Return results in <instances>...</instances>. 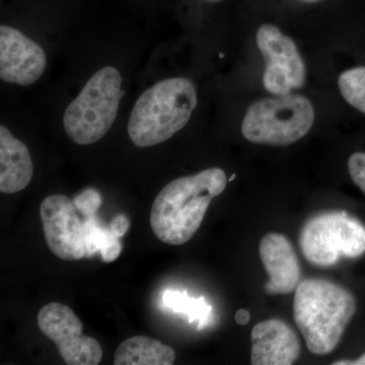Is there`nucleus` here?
<instances>
[{
    "label": "nucleus",
    "mask_w": 365,
    "mask_h": 365,
    "mask_svg": "<svg viewBox=\"0 0 365 365\" xmlns=\"http://www.w3.org/2000/svg\"><path fill=\"white\" fill-rule=\"evenodd\" d=\"M227 182L220 168L173 180L160 190L151 206L153 234L165 244H186L198 232L209 204L223 193Z\"/></svg>",
    "instance_id": "1"
},
{
    "label": "nucleus",
    "mask_w": 365,
    "mask_h": 365,
    "mask_svg": "<svg viewBox=\"0 0 365 365\" xmlns=\"http://www.w3.org/2000/svg\"><path fill=\"white\" fill-rule=\"evenodd\" d=\"M198 104L196 86L189 78H163L143 91L129 116L127 131L141 148L169 140L191 119Z\"/></svg>",
    "instance_id": "2"
},
{
    "label": "nucleus",
    "mask_w": 365,
    "mask_h": 365,
    "mask_svg": "<svg viewBox=\"0 0 365 365\" xmlns=\"http://www.w3.org/2000/svg\"><path fill=\"white\" fill-rule=\"evenodd\" d=\"M355 312L354 295L331 281L314 278L297 287L295 323L314 354L327 355L337 347Z\"/></svg>",
    "instance_id": "3"
},
{
    "label": "nucleus",
    "mask_w": 365,
    "mask_h": 365,
    "mask_svg": "<svg viewBox=\"0 0 365 365\" xmlns=\"http://www.w3.org/2000/svg\"><path fill=\"white\" fill-rule=\"evenodd\" d=\"M122 85L121 72L114 66H104L88 78L63 114V128L72 143L91 145L110 131L123 96Z\"/></svg>",
    "instance_id": "4"
},
{
    "label": "nucleus",
    "mask_w": 365,
    "mask_h": 365,
    "mask_svg": "<svg viewBox=\"0 0 365 365\" xmlns=\"http://www.w3.org/2000/svg\"><path fill=\"white\" fill-rule=\"evenodd\" d=\"M314 122V106L304 96L287 93L260 98L250 106L242 134L250 143L289 145L304 138Z\"/></svg>",
    "instance_id": "5"
},
{
    "label": "nucleus",
    "mask_w": 365,
    "mask_h": 365,
    "mask_svg": "<svg viewBox=\"0 0 365 365\" xmlns=\"http://www.w3.org/2000/svg\"><path fill=\"white\" fill-rule=\"evenodd\" d=\"M304 258L319 267H330L341 258H359L365 253V227L345 211L314 216L300 230Z\"/></svg>",
    "instance_id": "6"
},
{
    "label": "nucleus",
    "mask_w": 365,
    "mask_h": 365,
    "mask_svg": "<svg viewBox=\"0 0 365 365\" xmlns=\"http://www.w3.org/2000/svg\"><path fill=\"white\" fill-rule=\"evenodd\" d=\"M257 46L265 58L263 86L272 95H287L306 83L307 69L294 41L277 26L265 24L256 35Z\"/></svg>",
    "instance_id": "7"
},
{
    "label": "nucleus",
    "mask_w": 365,
    "mask_h": 365,
    "mask_svg": "<svg viewBox=\"0 0 365 365\" xmlns=\"http://www.w3.org/2000/svg\"><path fill=\"white\" fill-rule=\"evenodd\" d=\"M37 323L41 332L58 348L68 365H98L102 361V346L83 334V323L71 307L51 302L40 309Z\"/></svg>",
    "instance_id": "8"
},
{
    "label": "nucleus",
    "mask_w": 365,
    "mask_h": 365,
    "mask_svg": "<svg viewBox=\"0 0 365 365\" xmlns=\"http://www.w3.org/2000/svg\"><path fill=\"white\" fill-rule=\"evenodd\" d=\"M40 217L45 241L55 256L64 261L86 258L85 222L79 218L73 200L61 194L46 197Z\"/></svg>",
    "instance_id": "9"
},
{
    "label": "nucleus",
    "mask_w": 365,
    "mask_h": 365,
    "mask_svg": "<svg viewBox=\"0 0 365 365\" xmlns=\"http://www.w3.org/2000/svg\"><path fill=\"white\" fill-rule=\"evenodd\" d=\"M47 67L45 50L14 26H0V78L11 85L37 83Z\"/></svg>",
    "instance_id": "10"
},
{
    "label": "nucleus",
    "mask_w": 365,
    "mask_h": 365,
    "mask_svg": "<svg viewBox=\"0 0 365 365\" xmlns=\"http://www.w3.org/2000/svg\"><path fill=\"white\" fill-rule=\"evenodd\" d=\"M251 340L253 365H290L299 359V338L280 319H267L257 324L252 330Z\"/></svg>",
    "instance_id": "11"
},
{
    "label": "nucleus",
    "mask_w": 365,
    "mask_h": 365,
    "mask_svg": "<svg viewBox=\"0 0 365 365\" xmlns=\"http://www.w3.org/2000/svg\"><path fill=\"white\" fill-rule=\"evenodd\" d=\"M259 253L269 275L266 294H287L297 289L300 267L294 247L287 237L276 232L266 235L259 246Z\"/></svg>",
    "instance_id": "12"
},
{
    "label": "nucleus",
    "mask_w": 365,
    "mask_h": 365,
    "mask_svg": "<svg viewBox=\"0 0 365 365\" xmlns=\"http://www.w3.org/2000/svg\"><path fill=\"white\" fill-rule=\"evenodd\" d=\"M34 177V163L25 143L0 126V192L14 194L23 191Z\"/></svg>",
    "instance_id": "13"
},
{
    "label": "nucleus",
    "mask_w": 365,
    "mask_h": 365,
    "mask_svg": "<svg viewBox=\"0 0 365 365\" xmlns=\"http://www.w3.org/2000/svg\"><path fill=\"white\" fill-rule=\"evenodd\" d=\"M176 353L170 346L148 336L123 341L115 352V365H172Z\"/></svg>",
    "instance_id": "14"
},
{
    "label": "nucleus",
    "mask_w": 365,
    "mask_h": 365,
    "mask_svg": "<svg viewBox=\"0 0 365 365\" xmlns=\"http://www.w3.org/2000/svg\"><path fill=\"white\" fill-rule=\"evenodd\" d=\"M85 232L88 258L98 254L105 263L117 260L123 247L120 237L113 234L109 227H102L96 216H91L86 220Z\"/></svg>",
    "instance_id": "15"
},
{
    "label": "nucleus",
    "mask_w": 365,
    "mask_h": 365,
    "mask_svg": "<svg viewBox=\"0 0 365 365\" xmlns=\"http://www.w3.org/2000/svg\"><path fill=\"white\" fill-rule=\"evenodd\" d=\"M163 302L165 306L176 313L186 314L190 323L197 322L199 329L208 325L211 307L203 297L194 299V297H190L186 292L168 290L163 294Z\"/></svg>",
    "instance_id": "16"
},
{
    "label": "nucleus",
    "mask_w": 365,
    "mask_h": 365,
    "mask_svg": "<svg viewBox=\"0 0 365 365\" xmlns=\"http://www.w3.org/2000/svg\"><path fill=\"white\" fill-rule=\"evenodd\" d=\"M338 86L346 102L365 114V66L343 72L338 78Z\"/></svg>",
    "instance_id": "17"
},
{
    "label": "nucleus",
    "mask_w": 365,
    "mask_h": 365,
    "mask_svg": "<svg viewBox=\"0 0 365 365\" xmlns=\"http://www.w3.org/2000/svg\"><path fill=\"white\" fill-rule=\"evenodd\" d=\"M74 205L85 217L96 215V211L102 205V196L96 189H86L73 199Z\"/></svg>",
    "instance_id": "18"
},
{
    "label": "nucleus",
    "mask_w": 365,
    "mask_h": 365,
    "mask_svg": "<svg viewBox=\"0 0 365 365\" xmlns=\"http://www.w3.org/2000/svg\"><path fill=\"white\" fill-rule=\"evenodd\" d=\"M348 170L353 182L365 195V153H355L348 160Z\"/></svg>",
    "instance_id": "19"
},
{
    "label": "nucleus",
    "mask_w": 365,
    "mask_h": 365,
    "mask_svg": "<svg viewBox=\"0 0 365 365\" xmlns=\"http://www.w3.org/2000/svg\"><path fill=\"white\" fill-rule=\"evenodd\" d=\"M129 227H130V222H129L128 217L125 215H122V213L115 216L109 225V228L112 230L113 234L116 235L119 237H122L126 234Z\"/></svg>",
    "instance_id": "20"
},
{
    "label": "nucleus",
    "mask_w": 365,
    "mask_h": 365,
    "mask_svg": "<svg viewBox=\"0 0 365 365\" xmlns=\"http://www.w3.org/2000/svg\"><path fill=\"white\" fill-rule=\"evenodd\" d=\"M250 318L251 316H250L249 311L244 309H239L235 314V322L240 326H246L249 323Z\"/></svg>",
    "instance_id": "21"
},
{
    "label": "nucleus",
    "mask_w": 365,
    "mask_h": 365,
    "mask_svg": "<svg viewBox=\"0 0 365 365\" xmlns=\"http://www.w3.org/2000/svg\"><path fill=\"white\" fill-rule=\"evenodd\" d=\"M334 365H365V353L354 360H339V361L334 362Z\"/></svg>",
    "instance_id": "22"
},
{
    "label": "nucleus",
    "mask_w": 365,
    "mask_h": 365,
    "mask_svg": "<svg viewBox=\"0 0 365 365\" xmlns=\"http://www.w3.org/2000/svg\"><path fill=\"white\" fill-rule=\"evenodd\" d=\"M302 1L317 2V1H321V0H302Z\"/></svg>",
    "instance_id": "23"
},
{
    "label": "nucleus",
    "mask_w": 365,
    "mask_h": 365,
    "mask_svg": "<svg viewBox=\"0 0 365 365\" xmlns=\"http://www.w3.org/2000/svg\"><path fill=\"white\" fill-rule=\"evenodd\" d=\"M235 178V174H234V176H232L230 178V179H228V182L232 181V180H234Z\"/></svg>",
    "instance_id": "24"
},
{
    "label": "nucleus",
    "mask_w": 365,
    "mask_h": 365,
    "mask_svg": "<svg viewBox=\"0 0 365 365\" xmlns=\"http://www.w3.org/2000/svg\"><path fill=\"white\" fill-rule=\"evenodd\" d=\"M209 1H218V0H209Z\"/></svg>",
    "instance_id": "25"
}]
</instances>
